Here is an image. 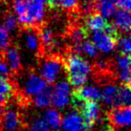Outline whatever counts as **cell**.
<instances>
[{
	"label": "cell",
	"instance_id": "cell-30",
	"mask_svg": "<svg viewBox=\"0 0 131 131\" xmlns=\"http://www.w3.org/2000/svg\"><path fill=\"white\" fill-rule=\"evenodd\" d=\"M49 10H57L58 9V0H45Z\"/></svg>",
	"mask_w": 131,
	"mask_h": 131
},
{
	"label": "cell",
	"instance_id": "cell-20",
	"mask_svg": "<svg viewBox=\"0 0 131 131\" xmlns=\"http://www.w3.org/2000/svg\"><path fill=\"white\" fill-rule=\"evenodd\" d=\"M62 117L56 109H48L44 114V122L53 131H60Z\"/></svg>",
	"mask_w": 131,
	"mask_h": 131
},
{
	"label": "cell",
	"instance_id": "cell-19",
	"mask_svg": "<svg viewBox=\"0 0 131 131\" xmlns=\"http://www.w3.org/2000/svg\"><path fill=\"white\" fill-rule=\"evenodd\" d=\"M115 0H94V10L103 17H110L116 11Z\"/></svg>",
	"mask_w": 131,
	"mask_h": 131
},
{
	"label": "cell",
	"instance_id": "cell-2",
	"mask_svg": "<svg viewBox=\"0 0 131 131\" xmlns=\"http://www.w3.org/2000/svg\"><path fill=\"white\" fill-rule=\"evenodd\" d=\"M62 63L68 83L72 86H81L88 80V76L91 72V66L80 54L67 52L63 56Z\"/></svg>",
	"mask_w": 131,
	"mask_h": 131
},
{
	"label": "cell",
	"instance_id": "cell-9",
	"mask_svg": "<svg viewBox=\"0 0 131 131\" xmlns=\"http://www.w3.org/2000/svg\"><path fill=\"white\" fill-rule=\"evenodd\" d=\"M102 99V92L96 86H79L74 89L71 97L72 105L75 108L80 102L85 101H96L98 102Z\"/></svg>",
	"mask_w": 131,
	"mask_h": 131
},
{
	"label": "cell",
	"instance_id": "cell-31",
	"mask_svg": "<svg viewBox=\"0 0 131 131\" xmlns=\"http://www.w3.org/2000/svg\"><path fill=\"white\" fill-rule=\"evenodd\" d=\"M4 108H5V106H3L2 104H0V115H1V113H2Z\"/></svg>",
	"mask_w": 131,
	"mask_h": 131
},
{
	"label": "cell",
	"instance_id": "cell-17",
	"mask_svg": "<svg viewBox=\"0 0 131 131\" xmlns=\"http://www.w3.org/2000/svg\"><path fill=\"white\" fill-rule=\"evenodd\" d=\"M103 90L102 92V99L106 105L108 106H118V91L119 87H117L115 83L107 82L103 85Z\"/></svg>",
	"mask_w": 131,
	"mask_h": 131
},
{
	"label": "cell",
	"instance_id": "cell-25",
	"mask_svg": "<svg viewBox=\"0 0 131 131\" xmlns=\"http://www.w3.org/2000/svg\"><path fill=\"white\" fill-rule=\"evenodd\" d=\"M82 51L88 55L89 57L96 58L98 56V49L96 47L94 42H92L90 40H85L82 45Z\"/></svg>",
	"mask_w": 131,
	"mask_h": 131
},
{
	"label": "cell",
	"instance_id": "cell-8",
	"mask_svg": "<svg viewBox=\"0 0 131 131\" xmlns=\"http://www.w3.org/2000/svg\"><path fill=\"white\" fill-rule=\"evenodd\" d=\"M107 121L116 128H123L130 124V105L113 106L107 112Z\"/></svg>",
	"mask_w": 131,
	"mask_h": 131
},
{
	"label": "cell",
	"instance_id": "cell-24",
	"mask_svg": "<svg viewBox=\"0 0 131 131\" xmlns=\"http://www.w3.org/2000/svg\"><path fill=\"white\" fill-rule=\"evenodd\" d=\"M117 46L119 47L120 55L130 56V37L128 35L124 38H120Z\"/></svg>",
	"mask_w": 131,
	"mask_h": 131
},
{
	"label": "cell",
	"instance_id": "cell-12",
	"mask_svg": "<svg viewBox=\"0 0 131 131\" xmlns=\"http://www.w3.org/2000/svg\"><path fill=\"white\" fill-rule=\"evenodd\" d=\"M16 92L15 81L12 79L0 80V104L6 106L15 98Z\"/></svg>",
	"mask_w": 131,
	"mask_h": 131
},
{
	"label": "cell",
	"instance_id": "cell-26",
	"mask_svg": "<svg viewBox=\"0 0 131 131\" xmlns=\"http://www.w3.org/2000/svg\"><path fill=\"white\" fill-rule=\"evenodd\" d=\"M11 42L9 32L4 27H0V51L8 47Z\"/></svg>",
	"mask_w": 131,
	"mask_h": 131
},
{
	"label": "cell",
	"instance_id": "cell-15",
	"mask_svg": "<svg viewBox=\"0 0 131 131\" xmlns=\"http://www.w3.org/2000/svg\"><path fill=\"white\" fill-rule=\"evenodd\" d=\"M114 25L119 31L129 35L130 32V14L125 10H118L114 15Z\"/></svg>",
	"mask_w": 131,
	"mask_h": 131
},
{
	"label": "cell",
	"instance_id": "cell-21",
	"mask_svg": "<svg viewBox=\"0 0 131 131\" xmlns=\"http://www.w3.org/2000/svg\"><path fill=\"white\" fill-rule=\"evenodd\" d=\"M67 12L70 15L79 16L80 13V6L79 0H58V8Z\"/></svg>",
	"mask_w": 131,
	"mask_h": 131
},
{
	"label": "cell",
	"instance_id": "cell-28",
	"mask_svg": "<svg viewBox=\"0 0 131 131\" xmlns=\"http://www.w3.org/2000/svg\"><path fill=\"white\" fill-rule=\"evenodd\" d=\"M12 74L10 72L7 65L2 60H0V80H6V79H12Z\"/></svg>",
	"mask_w": 131,
	"mask_h": 131
},
{
	"label": "cell",
	"instance_id": "cell-1",
	"mask_svg": "<svg viewBox=\"0 0 131 131\" xmlns=\"http://www.w3.org/2000/svg\"><path fill=\"white\" fill-rule=\"evenodd\" d=\"M21 29L37 28L43 23L44 0H13Z\"/></svg>",
	"mask_w": 131,
	"mask_h": 131
},
{
	"label": "cell",
	"instance_id": "cell-5",
	"mask_svg": "<svg viewBox=\"0 0 131 131\" xmlns=\"http://www.w3.org/2000/svg\"><path fill=\"white\" fill-rule=\"evenodd\" d=\"M27 128L23 113L8 103L0 115V131H25Z\"/></svg>",
	"mask_w": 131,
	"mask_h": 131
},
{
	"label": "cell",
	"instance_id": "cell-18",
	"mask_svg": "<svg viewBox=\"0 0 131 131\" xmlns=\"http://www.w3.org/2000/svg\"><path fill=\"white\" fill-rule=\"evenodd\" d=\"M52 92H53V88H52L51 84H47L39 93L34 96V98L32 99V102L36 106L40 107V108L47 107L51 104Z\"/></svg>",
	"mask_w": 131,
	"mask_h": 131
},
{
	"label": "cell",
	"instance_id": "cell-29",
	"mask_svg": "<svg viewBox=\"0 0 131 131\" xmlns=\"http://www.w3.org/2000/svg\"><path fill=\"white\" fill-rule=\"evenodd\" d=\"M116 7L121 10L130 12V0H115Z\"/></svg>",
	"mask_w": 131,
	"mask_h": 131
},
{
	"label": "cell",
	"instance_id": "cell-10",
	"mask_svg": "<svg viewBox=\"0 0 131 131\" xmlns=\"http://www.w3.org/2000/svg\"><path fill=\"white\" fill-rule=\"evenodd\" d=\"M69 84L64 81L59 82L53 89L51 103L57 108H63L69 103Z\"/></svg>",
	"mask_w": 131,
	"mask_h": 131
},
{
	"label": "cell",
	"instance_id": "cell-4",
	"mask_svg": "<svg viewBox=\"0 0 131 131\" xmlns=\"http://www.w3.org/2000/svg\"><path fill=\"white\" fill-rule=\"evenodd\" d=\"M47 84L40 75H37L35 70H31L23 80L22 86L16 85V93L28 105H30L34 96L39 93Z\"/></svg>",
	"mask_w": 131,
	"mask_h": 131
},
{
	"label": "cell",
	"instance_id": "cell-16",
	"mask_svg": "<svg viewBox=\"0 0 131 131\" xmlns=\"http://www.w3.org/2000/svg\"><path fill=\"white\" fill-rule=\"evenodd\" d=\"M63 131H83L82 120L79 113H70L61 121Z\"/></svg>",
	"mask_w": 131,
	"mask_h": 131
},
{
	"label": "cell",
	"instance_id": "cell-13",
	"mask_svg": "<svg viewBox=\"0 0 131 131\" xmlns=\"http://www.w3.org/2000/svg\"><path fill=\"white\" fill-rule=\"evenodd\" d=\"M93 42L96 45L97 49L104 53L111 52L114 48L117 47V43L112 39V37L102 30L94 32Z\"/></svg>",
	"mask_w": 131,
	"mask_h": 131
},
{
	"label": "cell",
	"instance_id": "cell-6",
	"mask_svg": "<svg viewBox=\"0 0 131 131\" xmlns=\"http://www.w3.org/2000/svg\"><path fill=\"white\" fill-rule=\"evenodd\" d=\"M76 110L82 120L83 131H91L94 128L95 124H97L101 115V107L98 102L96 101L82 102L77 107Z\"/></svg>",
	"mask_w": 131,
	"mask_h": 131
},
{
	"label": "cell",
	"instance_id": "cell-27",
	"mask_svg": "<svg viewBox=\"0 0 131 131\" xmlns=\"http://www.w3.org/2000/svg\"><path fill=\"white\" fill-rule=\"evenodd\" d=\"M27 129H28V131H50L48 125L41 119H36L32 123L31 126Z\"/></svg>",
	"mask_w": 131,
	"mask_h": 131
},
{
	"label": "cell",
	"instance_id": "cell-11",
	"mask_svg": "<svg viewBox=\"0 0 131 131\" xmlns=\"http://www.w3.org/2000/svg\"><path fill=\"white\" fill-rule=\"evenodd\" d=\"M25 32V45L31 52H33L36 58H39L44 55V51L42 45L40 43L39 37L37 35L36 28H29V29H21Z\"/></svg>",
	"mask_w": 131,
	"mask_h": 131
},
{
	"label": "cell",
	"instance_id": "cell-3",
	"mask_svg": "<svg viewBox=\"0 0 131 131\" xmlns=\"http://www.w3.org/2000/svg\"><path fill=\"white\" fill-rule=\"evenodd\" d=\"M62 58L63 56L57 53L44 54L37 58L40 76L48 84L55 83V81L61 74L63 69Z\"/></svg>",
	"mask_w": 131,
	"mask_h": 131
},
{
	"label": "cell",
	"instance_id": "cell-22",
	"mask_svg": "<svg viewBox=\"0 0 131 131\" xmlns=\"http://www.w3.org/2000/svg\"><path fill=\"white\" fill-rule=\"evenodd\" d=\"M131 101L130 85L129 84H122L118 91V106L129 105Z\"/></svg>",
	"mask_w": 131,
	"mask_h": 131
},
{
	"label": "cell",
	"instance_id": "cell-14",
	"mask_svg": "<svg viewBox=\"0 0 131 131\" xmlns=\"http://www.w3.org/2000/svg\"><path fill=\"white\" fill-rule=\"evenodd\" d=\"M107 23L108 22L106 21V19L101 14H99L98 12H94V13H90L85 15L83 25L88 32L89 31L97 32V31L104 29Z\"/></svg>",
	"mask_w": 131,
	"mask_h": 131
},
{
	"label": "cell",
	"instance_id": "cell-7",
	"mask_svg": "<svg viewBox=\"0 0 131 131\" xmlns=\"http://www.w3.org/2000/svg\"><path fill=\"white\" fill-rule=\"evenodd\" d=\"M0 60H2L7 65L13 78H16L22 73L23 67L21 64L18 47L14 42H11L8 47L0 51Z\"/></svg>",
	"mask_w": 131,
	"mask_h": 131
},
{
	"label": "cell",
	"instance_id": "cell-23",
	"mask_svg": "<svg viewBox=\"0 0 131 131\" xmlns=\"http://www.w3.org/2000/svg\"><path fill=\"white\" fill-rule=\"evenodd\" d=\"M3 24H4V28L7 30L8 32H12V31H14L17 27L18 22H17L15 15L9 12V13H7L6 15H4Z\"/></svg>",
	"mask_w": 131,
	"mask_h": 131
}]
</instances>
